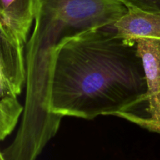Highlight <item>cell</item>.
<instances>
[{
	"mask_svg": "<svg viewBox=\"0 0 160 160\" xmlns=\"http://www.w3.org/2000/svg\"><path fill=\"white\" fill-rule=\"evenodd\" d=\"M109 29L81 31L62 39L53 50L48 106L59 122L65 117H118L146 94L137 42Z\"/></svg>",
	"mask_w": 160,
	"mask_h": 160,
	"instance_id": "6da1fadb",
	"label": "cell"
},
{
	"mask_svg": "<svg viewBox=\"0 0 160 160\" xmlns=\"http://www.w3.org/2000/svg\"><path fill=\"white\" fill-rule=\"evenodd\" d=\"M113 11L69 6L57 0H35V19L25 50L26 96L20 129L42 134L56 127L48 106L51 56L62 39L96 28H109L120 18Z\"/></svg>",
	"mask_w": 160,
	"mask_h": 160,
	"instance_id": "7a4b0ae2",
	"label": "cell"
},
{
	"mask_svg": "<svg viewBox=\"0 0 160 160\" xmlns=\"http://www.w3.org/2000/svg\"><path fill=\"white\" fill-rule=\"evenodd\" d=\"M143 62L147 92L138 103L118 117L160 134V38L136 40Z\"/></svg>",
	"mask_w": 160,
	"mask_h": 160,
	"instance_id": "3957f363",
	"label": "cell"
},
{
	"mask_svg": "<svg viewBox=\"0 0 160 160\" xmlns=\"http://www.w3.org/2000/svg\"><path fill=\"white\" fill-rule=\"evenodd\" d=\"M34 19L35 0H1V36L27 45Z\"/></svg>",
	"mask_w": 160,
	"mask_h": 160,
	"instance_id": "277c9868",
	"label": "cell"
},
{
	"mask_svg": "<svg viewBox=\"0 0 160 160\" xmlns=\"http://www.w3.org/2000/svg\"><path fill=\"white\" fill-rule=\"evenodd\" d=\"M112 28L119 36L129 40L160 38V12L128 7Z\"/></svg>",
	"mask_w": 160,
	"mask_h": 160,
	"instance_id": "5b68a950",
	"label": "cell"
},
{
	"mask_svg": "<svg viewBox=\"0 0 160 160\" xmlns=\"http://www.w3.org/2000/svg\"><path fill=\"white\" fill-rule=\"evenodd\" d=\"M26 45L0 36V78L6 79L17 95L26 85Z\"/></svg>",
	"mask_w": 160,
	"mask_h": 160,
	"instance_id": "8992f818",
	"label": "cell"
},
{
	"mask_svg": "<svg viewBox=\"0 0 160 160\" xmlns=\"http://www.w3.org/2000/svg\"><path fill=\"white\" fill-rule=\"evenodd\" d=\"M18 95L4 78H0V138L8 137L15 129L24 106L19 102Z\"/></svg>",
	"mask_w": 160,
	"mask_h": 160,
	"instance_id": "52a82bcc",
	"label": "cell"
},
{
	"mask_svg": "<svg viewBox=\"0 0 160 160\" xmlns=\"http://www.w3.org/2000/svg\"><path fill=\"white\" fill-rule=\"evenodd\" d=\"M127 7H134L152 12H160V0H120Z\"/></svg>",
	"mask_w": 160,
	"mask_h": 160,
	"instance_id": "ba28073f",
	"label": "cell"
},
{
	"mask_svg": "<svg viewBox=\"0 0 160 160\" xmlns=\"http://www.w3.org/2000/svg\"><path fill=\"white\" fill-rule=\"evenodd\" d=\"M0 160H4V159H3L2 157H0Z\"/></svg>",
	"mask_w": 160,
	"mask_h": 160,
	"instance_id": "9c48e42d",
	"label": "cell"
}]
</instances>
